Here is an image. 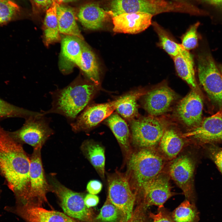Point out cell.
Returning <instances> with one entry per match:
<instances>
[{
  "instance_id": "4fadbf2b",
  "label": "cell",
  "mask_w": 222,
  "mask_h": 222,
  "mask_svg": "<svg viewBox=\"0 0 222 222\" xmlns=\"http://www.w3.org/2000/svg\"><path fill=\"white\" fill-rule=\"evenodd\" d=\"M192 159L187 155L175 158L170 166L169 173L172 179L190 201L193 198V180L195 168Z\"/></svg>"
},
{
  "instance_id": "b9f144b4",
  "label": "cell",
  "mask_w": 222,
  "mask_h": 222,
  "mask_svg": "<svg viewBox=\"0 0 222 222\" xmlns=\"http://www.w3.org/2000/svg\"><path fill=\"white\" fill-rule=\"evenodd\" d=\"M53 2L56 4L60 5L62 3H68L75 2L77 0H52Z\"/></svg>"
},
{
  "instance_id": "8d00e7d4",
  "label": "cell",
  "mask_w": 222,
  "mask_h": 222,
  "mask_svg": "<svg viewBox=\"0 0 222 222\" xmlns=\"http://www.w3.org/2000/svg\"><path fill=\"white\" fill-rule=\"evenodd\" d=\"M208 150L210 158L222 174V147L211 145L208 147Z\"/></svg>"
},
{
  "instance_id": "4316f807",
  "label": "cell",
  "mask_w": 222,
  "mask_h": 222,
  "mask_svg": "<svg viewBox=\"0 0 222 222\" xmlns=\"http://www.w3.org/2000/svg\"><path fill=\"white\" fill-rule=\"evenodd\" d=\"M82 55L83 66L82 71L93 84L98 85L100 79L98 66L96 56L84 40L82 43Z\"/></svg>"
},
{
  "instance_id": "5bb4252c",
  "label": "cell",
  "mask_w": 222,
  "mask_h": 222,
  "mask_svg": "<svg viewBox=\"0 0 222 222\" xmlns=\"http://www.w3.org/2000/svg\"><path fill=\"white\" fill-rule=\"evenodd\" d=\"M141 191L142 198L139 204L147 208L154 205L163 207L173 195L168 178L160 174L148 182Z\"/></svg>"
},
{
  "instance_id": "603a6c76",
  "label": "cell",
  "mask_w": 222,
  "mask_h": 222,
  "mask_svg": "<svg viewBox=\"0 0 222 222\" xmlns=\"http://www.w3.org/2000/svg\"><path fill=\"white\" fill-rule=\"evenodd\" d=\"M81 148L84 155L99 175L101 178H104L105 157L103 146L94 142L87 140L82 143Z\"/></svg>"
},
{
  "instance_id": "e0dca14e",
  "label": "cell",
  "mask_w": 222,
  "mask_h": 222,
  "mask_svg": "<svg viewBox=\"0 0 222 222\" xmlns=\"http://www.w3.org/2000/svg\"><path fill=\"white\" fill-rule=\"evenodd\" d=\"M174 92L165 84L148 92L144 100V107L150 115L158 116L166 112L175 99Z\"/></svg>"
},
{
  "instance_id": "83f0119b",
  "label": "cell",
  "mask_w": 222,
  "mask_h": 222,
  "mask_svg": "<svg viewBox=\"0 0 222 222\" xmlns=\"http://www.w3.org/2000/svg\"><path fill=\"white\" fill-rule=\"evenodd\" d=\"M141 94L139 92L134 91L118 98L115 109L118 113L130 121L134 119L138 113L137 100Z\"/></svg>"
},
{
  "instance_id": "ba28073f",
  "label": "cell",
  "mask_w": 222,
  "mask_h": 222,
  "mask_svg": "<svg viewBox=\"0 0 222 222\" xmlns=\"http://www.w3.org/2000/svg\"><path fill=\"white\" fill-rule=\"evenodd\" d=\"M130 125L132 142L141 148L156 146L164 131L161 122L152 117L133 119L130 121Z\"/></svg>"
},
{
  "instance_id": "2e32d148",
  "label": "cell",
  "mask_w": 222,
  "mask_h": 222,
  "mask_svg": "<svg viewBox=\"0 0 222 222\" xmlns=\"http://www.w3.org/2000/svg\"><path fill=\"white\" fill-rule=\"evenodd\" d=\"M153 16L144 12L125 13L112 17L113 31L115 32L136 34L152 24Z\"/></svg>"
},
{
  "instance_id": "d590c367",
  "label": "cell",
  "mask_w": 222,
  "mask_h": 222,
  "mask_svg": "<svg viewBox=\"0 0 222 222\" xmlns=\"http://www.w3.org/2000/svg\"><path fill=\"white\" fill-rule=\"evenodd\" d=\"M149 215L152 222H175L171 213L163 206L158 208L156 214L150 212Z\"/></svg>"
},
{
  "instance_id": "52a82bcc",
  "label": "cell",
  "mask_w": 222,
  "mask_h": 222,
  "mask_svg": "<svg viewBox=\"0 0 222 222\" xmlns=\"http://www.w3.org/2000/svg\"><path fill=\"white\" fill-rule=\"evenodd\" d=\"M45 115L31 117L25 120L20 128L9 132L10 134L22 144H28L34 149L42 148L46 141L54 133L49 125L50 119Z\"/></svg>"
},
{
  "instance_id": "44dd1931",
  "label": "cell",
  "mask_w": 222,
  "mask_h": 222,
  "mask_svg": "<svg viewBox=\"0 0 222 222\" xmlns=\"http://www.w3.org/2000/svg\"><path fill=\"white\" fill-rule=\"evenodd\" d=\"M57 13L60 33L76 36L84 40L76 21L74 10L57 4Z\"/></svg>"
},
{
  "instance_id": "7402d4cb",
  "label": "cell",
  "mask_w": 222,
  "mask_h": 222,
  "mask_svg": "<svg viewBox=\"0 0 222 222\" xmlns=\"http://www.w3.org/2000/svg\"><path fill=\"white\" fill-rule=\"evenodd\" d=\"M106 122L121 148L130 155L131 134L126 122L117 113H113L106 118Z\"/></svg>"
},
{
  "instance_id": "ac0fdd59",
  "label": "cell",
  "mask_w": 222,
  "mask_h": 222,
  "mask_svg": "<svg viewBox=\"0 0 222 222\" xmlns=\"http://www.w3.org/2000/svg\"><path fill=\"white\" fill-rule=\"evenodd\" d=\"M61 40L60 62L62 69L67 70L76 64L82 70V46L84 40L76 36L65 35Z\"/></svg>"
},
{
  "instance_id": "7c38bea8",
  "label": "cell",
  "mask_w": 222,
  "mask_h": 222,
  "mask_svg": "<svg viewBox=\"0 0 222 222\" xmlns=\"http://www.w3.org/2000/svg\"><path fill=\"white\" fill-rule=\"evenodd\" d=\"M4 209L17 215L26 222H78L64 213L48 210L43 207L15 205L5 206Z\"/></svg>"
},
{
  "instance_id": "ab89813d",
  "label": "cell",
  "mask_w": 222,
  "mask_h": 222,
  "mask_svg": "<svg viewBox=\"0 0 222 222\" xmlns=\"http://www.w3.org/2000/svg\"><path fill=\"white\" fill-rule=\"evenodd\" d=\"M84 202L86 206L88 208L96 206L99 202V198L95 195L88 194L85 196Z\"/></svg>"
},
{
  "instance_id": "f546056e",
  "label": "cell",
  "mask_w": 222,
  "mask_h": 222,
  "mask_svg": "<svg viewBox=\"0 0 222 222\" xmlns=\"http://www.w3.org/2000/svg\"><path fill=\"white\" fill-rule=\"evenodd\" d=\"M175 222H198L199 213L194 203L187 199L183 202L172 213Z\"/></svg>"
},
{
  "instance_id": "ffe728a7",
  "label": "cell",
  "mask_w": 222,
  "mask_h": 222,
  "mask_svg": "<svg viewBox=\"0 0 222 222\" xmlns=\"http://www.w3.org/2000/svg\"><path fill=\"white\" fill-rule=\"evenodd\" d=\"M178 75L194 89L197 87L193 57L189 51L183 49L172 57Z\"/></svg>"
},
{
  "instance_id": "8992f818",
  "label": "cell",
  "mask_w": 222,
  "mask_h": 222,
  "mask_svg": "<svg viewBox=\"0 0 222 222\" xmlns=\"http://www.w3.org/2000/svg\"><path fill=\"white\" fill-rule=\"evenodd\" d=\"M108 197L112 203L120 211L123 222H126L131 217L136 200V195L132 190L126 176L115 173L108 179Z\"/></svg>"
},
{
  "instance_id": "6da1fadb",
  "label": "cell",
  "mask_w": 222,
  "mask_h": 222,
  "mask_svg": "<svg viewBox=\"0 0 222 222\" xmlns=\"http://www.w3.org/2000/svg\"><path fill=\"white\" fill-rule=\"evenodd\" d=\"M30 159L22 144L0 126V173L13 193L15 204L28 203Z\"/></svg>"
},
{
  "instance_id": "74e56055",
  "label": "cell",
  "mask_w": 222,
  "mask_h": 222,
  "mask_svg": "<svg viewBox=\"0 0 222 222\" xmlns=\"http://www.w3.org/2000/svg\"><path fill=\"white\" fill-rule=\"evenodd\" d=\"M34 10L41 11L47 10L52 5V0H31Z\"/></svg>"
},
{
  "instance_id": "f35d334b",
  "label": "cell",
  "mask_w": 222,
  "mask_h": 222,
  "mask_svg": "<svg viewBox=\"0 0 222 222\" xmlns=\"http://www.w3.org/2000/svg\"><path fill=\"white\" fill-rule=\"evenodd\" d=\"M102 188V184L97 180L90 181L88 183L87 190L89 193L96 195L99 193Z\"/></svg>"
},
{
  "instance_id": "277c9868",
  "label": "cell",
  "mask_w": 222,
  "mask_h": 222,
  "mask_svg": "<svg viewBox=\"0 0 222 222\" xmlns=\"http://www.w3.org/2000/svg\"><path fill=\"white\" fill-rule=\"evenodd\" d=\"M199 82L212 104L222 108V76L210 50H202L197 56Z\"/></svg>"
},
{
  "instance_id": "f1b7e54d",
  "label": "cell",
  "mask_w": 222,
  "mask_h": 222,
  "mask_svg": "<svg viewBox=\"0 0 222 222\" xmlns=\"http://www.w3.org/2000/svg\"><path fill=\"white\" fill-rule=\"evenodd\" d=\"M158 35V45L172 58L178 55L184 48L181 44L176 42L168 32L156 22L152 23Z\"/></svg>"
},
{
  "instance_id": "484cf974",
  "label": "cell",
  "mask_w": 222,
  "mask_h": 222,
  "mask_svg": "<svg viewBox=\"0 0 222 222\" xmlns=\"http://www.w3.org/2000/svg\"><path fill=\"white\" fill-rule=\"evenodd\" d=\"M159 143L161 151L170 159L176 157L184 145L182 138L171 129L164 131Z\"/></svg>"
},
{
  "instance_id": "1f68e13d",
  "label": "cell",
  "mask_w": 222,
  "mask_h": 222,
  "mask_svg": "<svg viewBox=\"0 0 222 222\" xmlns=\"http://www.w3.org/2000/svg\"><path fill=\"white\" fill-rule=\"evenodd\" d=\"M92 222H123V217L119 210L107 197L98 215Z\"/></svg>"
},
{
  "instance_id": "e575fe53",
  "label": "cell",
  "mask_w": 222,
  "mask_h": 222,
  "mask_svg": "<svg viewBox=\"0 0 222 222\" xmlns=\"http://www.w3.org/2000/svg\"><path fill=\"white\" fill-rule=\"evenodd\" d=\"M147 208L142 204H138L134 209L131 217L126 222H152Z\"/></svg>"
},
{
  "instance_id": "9c48e42d",
  "label": "cell",
  "mask_w": 222,
  "mask_h": 222,
  "mask_svg": "<svg viewBox=\"0 0 222 222\" xmlns=\"http://www.w3.org/2000/svg\"><path fill=\"white\" fill-rule=\"evenodd\" d=\"M41 148L34 149L30 158V188L29 201L27 205L43 207L48 204L46 195L50 191V186L46 179L41 155Z\"/></svg>"
},
{
  "instance_id": "cb8c5ba5",
  "label": "cell",
  "mask_w": 222,
  "mask_h": 222,
  "mask_svg": "<svg viewBox=\"0 0 222 222\" xmlns=\"http://www.w3.org/2000/svg\"><path fill=\"white\" fill-rule=\"evenodd\" d=\"M109 7L112 17L125 13H149L150 2V0H111Z\"/></svg>"
},
{
  "instance_id": "60d3db41",
  "label": "cell",
  "mask_w": 222,
  "mask_h": 222,
  "mask_svg": "<svg viewBox=\"0 0 222 222\" xmlns=\"http://www.w3.org/2000/svg\"><path fill=\"white\" fill-rule=\"evenodd\" d=\"M203 3L222 13V0H199Z\"/></svg>"
},
{
  "instance_id": "836d02e7",
  "label": "cell",
  "mask_w": 222,
  "mask_h": 222,
  "mask_svg": "<svg viewBox=\"0 0 222 222\" xmlns=\"http://www.w3.org/2000/svg\"><path fill=\"white\" fill-rule=\"evenodd\" d=\"M200 24L197 22L191 25L181 37V44L185 49L189 51L198 46L199 36L197 29Z\"/></svg>"
},
{
  "instance_id": "5b68a950",
  "label": "cell",
  "mask_w": 222,
  "mask_h": 222,
  "mask_svg": "<svg viewBox=\"0 0 222 222\" xmlns=\"http://www.w3.org/2000/svg\"><path fill=\"white\" fill-rule=\"evenodd\" d=\"M50 191L56 196L64 213L78 222H92L96 215L84 202V195L74 191L55 179L51 181Z\"/></svg>"
},
{
  "instance_id": "d4e9b609",
  "label": "cell",
  "mask_w": 222,
  "mask_h": 222,
  "mask_svg": "<svg viewBox=\"0 0 222 222\" xmlns=\"http://www.w3.org/2000/svg\"><path fill=\"white\" fill-rule=\"evenodd\" d=\"M43 27L44 42L47 46L61 40L59 29L57 4L55 2H53L46 10Z\"/></svg>"
},
{
  "instance_id": "8fae6325",
  "label": "cell",
  "mask_w": 222,
  "mask_h": 222,
  "mask_svg": "<svg viewBox=\"0 0 222 222\" xmlns=\"http://www.w3.org/2000/svg\"><path fill=\"white\" fill-rule=\"evenodd\" d=\"M191 131L183 134L202 144L222 143V108L216 113L207 117Z\"/></svg>"
},
{
  "instance_id": "ee69618b",
  "label": "cell",
  "mask_w": 222,
  "mask_h": 222,
  "mask_svg": "<svg viewBox=\"0 0 222 222\" xmlns=\"http://www.w3.org/2000/svg\"><path fill=\"white\" fill-rule=\"evenodd\" d=\"M218 68L222 76V64H217Z\"/></svg>"
},
{
  "instance_id": "4dcf8cb0",
  "label": "cell",
  "mask_w": 222,
  "mask_h": 222,
  "mask_svg": "<svg viewBox=\"0 0 222 222\" xmlns=\"http://www.w3.org/2000/svg\"><path fill=\"white\" fill-rule=\"evenodd\" d=\"M42 115L41 112L30 111L18 107L0 98V119L10 117H18L26 120L31 117Z\"/></svg>"
},
{
  "instance_id": "3957f363",
  "label": "cell",
  "mask_w": 222,
  "mask_h": 222,
  "mask_svg": "<svg viewBox=\"0 0 222 222\" xmlns=\"http://www.w3.org/2000/svg\"><path fill=\"white\" fill-rule=\"evenodd\" d=\"M150 148H141L129 156L126 176L138 191L160 174L164 165L163 157Z\"/></svg>"
},
{
  "instance_id": "f6af8a7d",
  "label": "cell",
  "mask_w": 222,
  "mask_h": 222,
  "mask_svg": "<svg viewBox=\"0 0 222 222\" xmlns=\"http://www.w3.org/2000/svg\"><path fill=\"white\" fill-rule=\"evenodd\" d=\"M1 192H2L1 190L0 189V198H1Z\"/></svg>"
},
{
  "instance_id": "7a4b0ae2",
  "label": "cell",
  "mask_w": 222,
  "mask_h": 222,
  "mask_svg": "<svg viewBox=\"0 0 222 222\" xmlns=\"http://www.w3.org/2000/svg\"><path fill=\"white\" fill-rule=\"evenodd\" d=\"M94 84L73 83L51 92L50 109L41 112L45 115L54 113L65 117L71 123L93 97L97 91Z\"/></svg>"
},
{
  "instance_id": "d6a6232c",
  "label": "cell",
  "mask_w": 222,
  "mask_h": 222,
  "mask_svg": "<svg viewBox=\"0 0 222 222\" xmlns=\"http://www.w3.org/2000/svg\"><path fill=\"white\" fill-rule=\"evenodd\" d=\"M19 11L18 6L11 0H0V26L14 20Z\"/></svg>"
},
{
  "instance_id": "7bdbcfd3",
  "label": "cell",
  "mask_w": 222,
  "mask_h": 222,
  "mask_svg": "<svg viewBox=\"0 0 222 222\" xmlns=\"http://www.w3.org/2000/svg\"><path fill=\"white\" fill-rule=\"evenodd\" d=\"M174 0L175 1H176V2H186V3L192 4V3H191V0Z\"/></svg>"
},
{
  "instance_id": "30bf717a",
  "label": "cell",
  "mask_w": 222,
  "mask_h": 222,
  "mask_svg": "<svg viewBox=\"0 0 222 222\" xmlns=\"http://www.w3.org/2000/svg\"><path fill=\"white\" fill-rule=\"evenodd\" d=\"M117 102V99L87 107L75 121L70 123L72 130L75 132L86 131L96 126L113 113Z\"/></svg>"
},
{
  "instance_id": "d6986e66",
  "label": "cell",
  "mask_w": 222,
  "mask_h": 222,
  "mask_svg": "<svg viewBox=\"0 0 222 222\" xmlns=\"http://www.w3.org/2000/svg\"><path fill=\"white\" fill-rule=\"evenodd\" d=\"M111 11H106L98 4L89 3L82 6L78 11L77 17L82 25L86 28L96 30L102 28L110 16Z\"/></svg>"
},
{
  "instance_id": "9a60e30c",
  "label": "cell",
  "mask_w": 222,
  "mask_h": 222,
  "mask_svg": "<svg viewBox=\"0 0 222 222\" xmlns=\"http://www.w3.org/2000/svg\"><path fill=\"white\" fill-rule=\"evenodd\" d=\"M194 89L180 101L176 110L178 117L183 122L193 127L198 126L202 121L203 108L202 97Z\"/></svg>"
}]
</instances>
